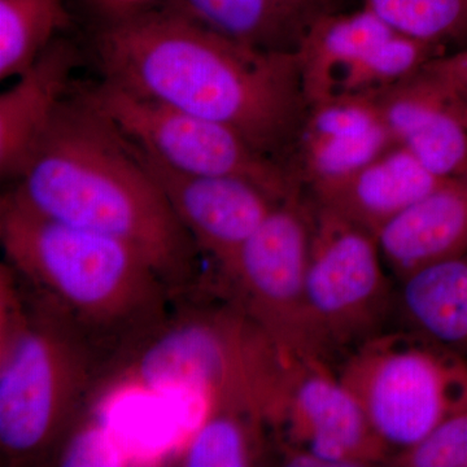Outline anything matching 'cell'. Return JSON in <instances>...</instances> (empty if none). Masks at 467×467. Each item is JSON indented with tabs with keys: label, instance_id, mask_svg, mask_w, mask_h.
Listing matches in <instances>:
<instances>
[{
	"label": "cell",
	"instance_id": "cell-11",
	"mask_svg": "<svg viewBox=\"0 0 467 467\" xmlns=\"http://www.w3.org/2000/svg\"><path fill=\"white\" fill-rule=\"evenodd\" d=\"M125 140L164 193L202 256L216 267L227 295L243 247L282 201L243 178L175 171L128 138Z\"/></svg>",
	"mask_w": 467,
	"mask_h": 467
},
{
	"label": "cell",
	"instance_id": "cell-6",
	"mask_svg": "<svg viewBox=\"0 0 467 467\" xmlns=\"http://www.w3.org/2000/svg\"><path fill=\"white\" fill-rule=\"evenodd\" d=\"M337 378L395 453L467 407V358L416 330L367 340Z\"/></svg>",
	"mask_w": 467,
	"mask_h": 467
},
{
	"label": "cell",
	"instance_id": "cell-24",
	"mask_svg": "<svg viewBox=\"0 0 467 467\" xmlns=\"http://www.w3.org/2000/svg\"><path fill=\"white\" fill-rule=\"evenodd\" d=\"M100 427L82 423L70 436L57 461L67 466H112L119 465V451H112L113 445L106 441Z\"/></svg>",
	"mask_w": 467,
	"mask_h": 467
},
{
	"label": "cell",
	"instance_id": "cell-2",
	"mask_svg": "<svg viewBox=\"0 0 467 467\" xmlns=\"http://www.w3.org/2000/svg\"><path fill=\"white\" fill-rule=\"evenodd\" d=\"M7 192L41 216L134 245L181 301L204 296L198 245L125 138L81 92L61 104Z\"/></svg>",
	"mask_w": 467,
	"mask_h": 467
},
{
	"label": "cell",
	"instance_id": "cell-28",
	"mask_svg": "<svg viewBox=\"0 0 467 467\" xmlns=\"http://www.w3.org/2000/svg\"><path fill=\"white\" fill-rule=\"evenodd\" d=\"M333 2H335V0H333Z\"/></svg>",
	"mask_w": 467,
	"mask_h": 467
},
{
	"label": "cell",
	"instance_id": "cell-3",
	"mask_svg": "<svg viewBox=\"0 0 467 467\" xmlns=\"http://www.w3.org/2000/svg\"><path fill=\"white\" fill-rule=\"evenodd\" d=\"M0 244L21 285L99 350L110 374L181 303L144 252L41 216L8 192L0 201Z\"/></svg>",
	"mask_w": 467,
	"mask_h": 467
},
{
	"label": "cell",
	"instance_id": "cell-10",
	"mask_svg": "<svg viewBox=\"0 0 467 467\" xmlns=\"http://www.w3.org/2000/svg\"><path fill=\"white\" fill-rule=\"evenodd\" d=\"M312 207L300 192L279 202L239 254L227 296L285 356L310 358L306 281Z\"/></svg>",
	"mask_w": 467,
	"mask_h": 467
},
{
	"label": "cell",
	"instance_id": "cell-9",
	"mask_svg": "<svg viewBox=\"0 0 467 467\" xmlns=\"http://www.w3.org/2000/svg\"><path fill=\"white\" fill-rule=\"evenodd\" d=\"M267 420L288 466L364 467L391 456L355 396L319 359L282 355Z\"/></svg>",
	"mask_w": 467,
	"mask_h": 467
},
{
	"label": "cell",
	"instance_id": "cell-14",
	"mask_svg": "<svg viewBox=\"0 0 467 467\" xmlns=\"http://www.w3.org/2000/svg\"><path fill=\"white\" fill-rule=\"evenodd\" d=\"M448 178L427 171L401 146L335 180L310 187L316 204L335 212L374 236Z\"/></svg>",
	"mask_w": 467,
	"mask_h": 467
},
{
	"label": "cell",
	"instance_id": "cell-23",
	"mask_svg": "<svg viewBox=\"0 0 467 467\" xmlns=\"http://www.w3.org/2000/svg\"><path fill=\"white\" fill-rule=\"evenodd\" d=\"M398 467H467V407L447 418L422 441L393 453Z\"/></svg>",
	"mask_w": 467,
	"mask_h": 467
},
{
	"label": "cell",
	"instance_id": "cell-22",
	"mask_svg": "<svg viewBox=\"0 0 467 467\" xmlns=\"http://www.w3.org/2000/svg\"><path fill=\"white\" fill-rule=\"evenodd\" d=\"M395 32L439 46L467 36V0H364Z\"/></svg>",
	"mask_w": 467,
	"mask_h": 467
},
{
	"label": "cell",
	"instance_id": "cell-18",
	"mask_svg": "<svg viewBox=\"0 0 467 467\" xmlns=\"http://www.w3.org/2000/svg\"><path fill=\"white\" fill-rule=\"evenodd\" d=\"M175 11L221 36L267 51L296 52L333 0H174Z\"/></svg>",
	"mask_w": 467,
	"mask_h": 467
},
{
	"label": "cell",
	"instance_id": "cell-17",
	"mask_svg": "<svg viewBox=\"0 0 467 467\" xmlns=\"http://www.w3.org/2000/svg\"><path fill=\"white\" fill-rule=\"evenodd\" d=\"M393 33L365 5L349 14L328 11L316 18L296 51L309 106L339 97L349 77Z\"/></svg>",
	"mask_w": 467,
	"mask_h": 467
},
{
	"label": "cell",
	"instance_id": "cell-4",
	"mask_svg": "<svg viewBox=\"0 0 467 467\" xmlns=\"http://www.w3.org/2000/svg\"><path fill=\"white\" fill-rule=\"evenodd\" d=\"M112 367L72 326L0 267L2 465L57 460L94 410Z\"/></svg>",
	"mask_w": 467,
	"mask_h": 467
},
{
	"label": "cell",
	"instance_id": "cell-5",
	"mask_svg": "<svg viewBox=\"0 0 467 467\" xmlns=\"http://www.w3.org/2000/svg\"><path fill=\"white\" fill-rule=\"evenodd\" d=\"M275 347L233 303H181L101 387L95 409L128 389L201 393L209 405L235 398L263 401Z\"/></svg>",
	"mask_w": 467,
	"mask_h": 467
},
{
	"label": "cell",
	"instance_id": "cell-13",
	"mask_svg": "<svg viewBox=\"0 0 467 467\" xmlns=\"http://www.w3.org/2000/svg\"><path fill=\"white\" fill-rule=\"evenodd\" d=\"M398 146L441 178L467 173V122L462 109L422 69L374 94Z\"/></svg>",
	"mask_w": 467,
	"mask_h": 467
},
{
	"label": "cell",
	"instance_id": "cell-21",
	"mask_svg": "<svg viewBox=\"0 0 467 467\" xmlns=\"http://www.w3.org/2000/svg\"><path fill=\"white\" fill-rule=\"evenodd\" d=\"M67 23L64 0H0V79L29 69Z\"/></svg>",
	"mask_w": 467,
	"mask_h": 467
},
{
	"label": "cell",
	"instance_id": "cell-27",
	"mask_svg": "<svg viewBox=\"0 0 467 467\" xmlns=\"http://www.w3.org/2000/svg\"><path fill=\"white\" fill-rule=\"evenodd\" d=\"M119 2H124V0H119Z\"/></svg>",
	"mask_w": 467,
	"mask_h": 467
},
{
	"label": "cell",
	"instance_id": "cell-8",
	"mask_svg": "<svg viewBox=\"0 0 467 467\" xmlns=\"http://www.w3.org/2000/svg\"><path fill=\"white\" fill-rule=\"evenodd\" d=\"M81 94L119 133L175 171L243 178L279 201L300 192L288 165L261 152L226 126L104 78Z\"/></svg>",
	"mask_w": 467,
	"mask_h": 467
},
{
	"label": "cell",
	"instance_id": "cell-1",
	"mask_svg": "<svg viewBox=\"0 0 467 467\" xmlns=\"http://www.w3.org/2000/svg\"><path fill=\"white\" fill-rule=\"evenodd\" d=\"M95 47L107 81L226 126L290 167L309 110L297 52L243 45L173 8L119 18Z\"/></svg>",
	"mask_w": 467,
	"mask_h": 467
},
{
	"label": "cell",
	"instance_id": "cell-12",
	"mask_svg": "<svg viewBox=\"0 0 467 467\" xmlns=\"http://www.w3.org/2000/svg\"><path fill=\"white\" fill-rule=\"evenodd\" d=\"M398 146L374 95H352L309 106L291 171L312 187L343 177Z\"/></svg>",
	"mask_w": 467,
	"mask_h": 467
},
{
	"label": "cell",
	"instance_id": "cell-7",
	"mask_svg": "<svg viewBox=\"0 0 467 467\" xmlns=\"http://www.w3.org/2000/svg\"><path fill=\"white\" fill-rule=\"evenodd\" d=\"M373 234L313 204L306 281V335L310 358L327 362L380 334L391 288Z\"/></svg>",
	"mask_w": 467,
	"mask_h": 467
},
{
	"label": "cell",
	"instance_id": "cell-15",
	"mask_svg": "<svg viewBox=\"0 0 467 467\" xmlns=\"http://www.w3.org/2000/svg\"><path fill=\"white\" fill-rule=\"evenodd\" d=\"M78 55L55 41L0 95V174L16 181L67 98Z\"/></svg>",
	"mask_w": 467,
	"mask_h": 467
},
{
	"label": "cell",
	"instance_id": "cell-20",
	"mask_svg": "<svg viewBox=\"0 0 467 467\" xmlns=\"http://www.w3.org/2000/svg\"><path fill=\"white\" fill-rule=\"evenodd\" d=\"M201 429L181 451L178 463L190 467L256 465L265 453L269 426L259 402L234 399L209 405Z\"/></svg>",
	"mask_w": 467,
	"mask_h": 467
},
{
	"label": "cell",
	"instance_id": "cell-25",
	"mask_svg": "<svg viewBox=\"0 0 467 467\" xmlns=\"http://www.w3.org/2000/svg\"><path fill=\"white\" fill-rule=\"evenodd\" d=\"M422 72L441 86L461 107H467V48L453 54H439Z\"/></svg>",
	"mask_w": 467,
	"mask_h": 467
},
{
	"label": "cell",
	"instance_id": "cell-16",
	"mask_svg": "<svg viewBox=\"0 0 467 467\" xmlns=\"http://www.w3.org/2000/svg\"><path fill=\"white\" fill-rule=\"evenodd\" d=\"M384 260L400 278L467 252V173L451 177L378 235Z\"/></svg>",
	"mask_w": 467,
	"mask_h": 467
},
{
	"label": "cell",
	"instance_id": "cell-19",
	"mask_svg": "<svg viewBox=\"0 0 467 467\" xmlns=\"http://www.w3.org/2000/svg\"><path fill=\"white\" fill-rule=\"evenodd\" d=\"M402 281V308L413 330L467 355V252L429 264Z\"/></svg>",
	"mask_w": 467,
	"mask_h": 467
},
{
	"label": "cell",
	"instance_id": "cell-26",
	"mask_svg": "<svg viewBox=\"0 0 467 467\" xmlns=\"http://www.w3.org/2000/svg\"><path fill=\"white\" fill-rule=\"evenodd\" d=\"M462 109L463 116H465V119L467 122V107H461Z\"/></svg>",
	"mask_w": 467,
	"mask_h": 467
}]
</instances>
